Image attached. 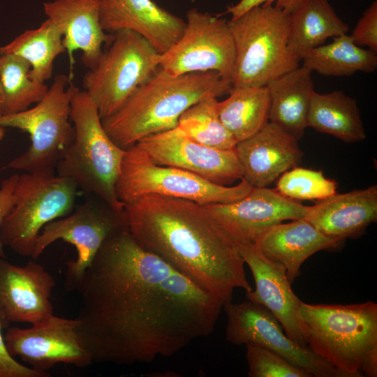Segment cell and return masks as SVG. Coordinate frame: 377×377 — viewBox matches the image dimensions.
Returning a JSON list of instances; mask_svg holds the SVG:
<instances>
[{
  "mask_svg": "<svg viewBox=\"0 0 377 377\" xmlns=\"http://www.w3.org/2000/svg\"><path fill=\"white\" fill-rule=\"evenodd\" d=\"M75 138L57 163V175L72 180L87 195H94L117 212L124 204L115 193L125 150L104 129L94 103L77 87L71 103Z\"/></svg>",
  "mask_w": 377,
  "mask_h": 377,
  "instance_id": "5b68a950",
  "label": "cell"
},
{
  "mask_svg": "<svg viewBox=\"0 0 377 377\" xmlns=\"http://www.w3.org/2000/svg\"><path fill=\"white\" fill-rule=\"evenodd\" d=\"M65 52L61 32L47 18L38 27L26 30L0 47V54H15L27 61L31 77L40 83L52 77L55 59Z\"/></svg>",
  "mask_w": 377,
  "mask_h": 377,
  "instance_id": "f1b7e54d",
  "label": "cell"
},
{
  "mask_svg": "<svg viewBox=\"0 0 377 377\" xmlns=\"http://www.w3.org/2000/svg\"><path fill=\"white\" fill-rule=\"evenodd\" d=\"M311 73L302 65L267 84L270 98L269 121L297 141L308 127V114L315 91Z\"/></svg>",
  "mask_w": 377,
  "mask_h": 377,
  "instance_id": "cb8c5ba5",
  "label": "cell"
},
{
  "mask_svg": "<svg viewBox=\"0 0 377 377\" xmlns=\"http://www.w3.org/2000/svg\"><path fill=\"white\" fill-rule=\"evenodd\" d=\"M108 48L83 77L84 90L106 118L126 103L158 69L161 54L142 36L131 30L113 34Z\"/></svg>",
  "mask_w": 377,
  "mask_h": 377,
  "instance_id": "30bf717a",
  "label": "cell"
},
{
  "mask_svg": "<svg viewBox=\"0 0 377 377\" xmlns=\"http://www.w3.org/2000/svg\"><path fill=\"white\" fill-rule=\"evenodd\" d=\"M14 174L1 181L0 185V258H5L3 245L1 239V227L3 219L10 210L13 203V194L19 178Z\"/></svg>",
  "mask_w": 377,
  "mask_h": 377,
  "instance_id": "8d00e7d4",
  "label": "cell"
},
{
  "mask_svg": "<svg viewBox=\"0 0 377 377\" xmlns=\"http://www.w3.org/2000/svg\"><path fill=\"white\" fill-rule=\"evenodd\" d=\"M5 132V128L0 125V140L3 138Z\"/></svg>",
  "mask_w": 377,
  "mask_h": 377,
  "instance_id": "f35d334b",
  "label": "cell"
},
{
  "mask_svg": "<svg viewBox=\"0 0 377 377\" xmlns=\"http://www.w3.org/2000/svg\"><path fill=\"white\" fill-rule=\"evenodd\" d=\"M348 25L336 13L328 0H305L288 14V45L300 59L329 38L346 34Z\"/></svg>",
  "mask_w": 377,
  "mask_h": 377,
  "instance_id": "d4e9b609",
  "label": "cell"
},
{
  "mask_svg": "<svg viewBox=\"0 0 377 377\" xmlns=\"http://www.w3.org/2000/svg\"><path fill=\"white\" fill-rule=\"evenodd\" d=\"M305 52L300 61L312 72L327 76H351L357 71L374 72L377 68L376 53L357 45L347 34L332 38Z\"/></svg>",
  "mask_w": 377,
  "mask_h": 377,
  "instance_id": "83f0119b",
  "label": "cell"
},
{
  "mask_svg": "<svg viewBox=\"0 0 377 377\" xmlns=\"http://www.w3.org/2000/svg\"><path fill=\"white\" fill-rule=\"evenodd\" d=\"M128 227L124 210L117 212L98 197L86 195L71 213L46 224L38 237L36 260L52 243L61 239L73 245L77 258L65 265V288L77 290L84 274L104 242L115 232Z\"/></svg>",
  "mask_w": 377,
  "mask_h": 377,
  "instance_id": "8fae6325",
  "label": "cell"
},
{
  "mask_svg": "<svg viewBox=\"0 0 377 377\" xmlns=\"http://www.w3.org/2000/svg\"><path fill=\"white\" fill-rule=\"evenodd\" d=\"M77 89L64 74L54 77L43 98L24 111L0 117V125L29 135L31 143L6 168L25 172L54 170L73 144L75 130L71 123V103Z\"/></svg>",
  "mask_w": 377,
  "mask_h": 377,
  "instance_id": "52a82bcc",
  "label": "cell"
},
{
  "mask_svg": "<svg viewBox=\"0 0 377 377\" xmlns=\"http://www.w3.org/2000/svg\"><path fill=\"white\" fill-rule=\"evenodd\" d=\"M229 96L217 102L221 121L237 142L259 131L269 121L267 86H232Z\"/></svg>",
  "mask_w": 377,
  "mask_h": 377,
  "instance_id": "4316f807",
  "label": "cell"
},
{
  "mask_svg": "<svg viewBox=\"0 0 377 377\" xmlns=\"http://www.w3.org/2000/svg\"><path fill=\"white\" fill-rule=\"evenodd\" d=\"M99 15L105 32L135 31L161 54L179 39L186 25L152 0H101Z\"/></svg>",
  "mask_w": 377,
  "mask_h": 377,
  "instance_id": "d6986e66",
  "label": "cell"
},
{
  "mask_svg": "<svg viewBox=\"0 0 377 377\" xmlns=\"http://www.w3.org/2000/svg\"><path fill=\"white\" fill-rule=\"evenodd\" d=\"M77 290V332L93 362L131 365L171 356L210 334L223 307L142 248L128 227L104 242Z\"/></svg>",
  "mask_w": 377,
  "mask_h": 377,
  "instance_id": "6da1fadb",
  "label": "cell"
},
{
  "mask_svg": "<svg viewBox=\"0 0 377 377\" xmlns=\"http://www.w3.org/2000/svg\"><path fill=\"white\" fill-rule=\"evenodd\" d=\"M128 230L156 255L223 305L235 288L252 290L244 261L230 238L202 205L147 195L124 204Z\"/></svg>",
  "mask_w": 377,
  "mask_h": 377,
  "instance_id": "7a4b0ae2",
  "label": "cell"
},
{
  "mask_svg": "<svg viewBox=\"0 0 377 377\" xmlns=\"http://www.w3.org/2000/svg\"><path fill=\"white\" fill-rule=\"evenodd\" d=\"M308 127L332 135L345 142H360L366 131L357 101L343 91H314L309 110Z\"/></svg>",
  "mask_w": 377,
  "mask_h": 377,
  "instance_id": "484cf974",
  "label": "cell"
},
{
  "mask_svg": "<svg viewBox=\"0 0 377 377\" xmlns=\"http://www.w3.org/2000/svg\"><path fill=\"white\" fill-rule=\"evenodd\" d=\"M234 244L254 279L255 289L246 292V299L265 306L279 320L288 337L307 346L297 320L302 302L293 291L286 268L265 257L255 244Z\"/></svg>",
  "mask_w": 377,
  "mask_h": 377,
  "instance_id": "ac0fdd59",
  "label": "cell"
},
{
  "mask_svg": "<svg viewBox=\"0 0 377 377\" xmlns=\"http://www.w3.org/2000/svg\"><path fill=\"white\" fill-rule=\"evenodd\" d=\"M3 323L0 319V377H49L48 372H43L26 367L15 360L9 353L2 331Z\"/></svg>",
  "mask_w": 377,
  "mask_h": 377,
  "instance_id": "e575fe53",
  "label": "cell"
},
{
  "mask_svg": "<svg viewBox=\"0 0 377 377\" xmlns=\"http://www.w3.org/2000/svg\"><path fill=\"white\" fill-rule=\"evenodd\" d=\"M3 114V94L1 90V87L0 84V117Z\"/></svg>",
  "mask_w": 377,
  "mask_h": 377,
  "instance_id": "74e56055",
  "label": "cell"
},
{
  "mask_svg": "<svg viewBox=\"0 0 377 377\" xmlns=\"http://www.w3.org/2000/svg\"><path fill=\"white\" fill-rule=\"evenodd\" d=\"M77 189L72 180L57 175L54 170L20 175L12 206L1 227L3 246L32 258L43 228L75 208Z\"/></svg>",
  "mask_w": 377,
  "mask_h": 377,
  "instance_id": "ba28073f",
  "label": "cell"
},
{
  "mask_svg": "<svg viewBox=\"0 0 377 377\" xmlns=\"http://www.w3.org/2000/svg\"><path fill=\"white\" fill-rule=\"evenodd\" d=\"M226 314V340L236 346L252 345L282 355L316 377H346L344 374L313 353L290 339L265 306L251 302H232L223 305Z\"/></svg>",
  "mask_w": 377,
  "mask_h": 377,
  "instance_id": "4fadbf2b",
  "label": "cell"
},
{
  "mask_svg": "<svg viewBox=\"0 0 377 377\" xmlns=\"http://www.w3.org/2000/svg\"><path fill=\"white\" fill-rule=\"evenodd\" d=\"M228 21L189 10L182 36L161 55L159 67L172 75L214 71L232 84L235 48Z\"/></svg>",
  "mask_w": 377,
  "mask_h": 377,
  "instance_id": "7c38bea8",
  "label": "cell"
},
{
  "mask_svg": "<svg viewBox=\"0 0 377 377\" xmlns=\"http://www.w3.org/2000/svg\"><path fill=\"white\" fill-rule=\"evenodd\" d=\"M341 241L318 231L304 218L269 227L255 244L268 259L281 263L292 283L300 267L311 256L321 250L337 247Z\"/></svg>",
  "mask_w": 377,
  "mask_h": 377,
  "instance_id": "603a6c76",
  "label": "cell"
},
{
  "mask_svg": "<svg viewBox=\"0 0 377 377\" xmlns=\"http://www.w3.org/2000/svg\"><path fill=\"white\" fill-rule=\"evenodd\" d=\"M323 235L343 241L362 235L377 219V186L318 200L304 217Z\"/></svg>",
  "mask_w": 377,
  "mask_h": 377,
  "instance_id": "7402d4cb",
  "label": "cell"
},
{
  "mask_svg": "<svg viewBox=\"0 0 377 377\" xmlns=\"http://www.w3.org/2000/svg\"><path fill=\"white\" fill-rule=\"evenodd\" d=\"M232 84L214 71L172 75L160 67L102 124L112 141L126 149L148 135L175 128L182 114L207 97L228 93Z\"/></svg>",
  "mask_w": 377,
  "mask_h": 377,
  "instance_id": "3957f363",
  "label": "cell"
},
{
  "mask_svg": "<svg viewBox=\"0 0 377 377\" xmlns=\"http://www.w3.org/2000/svg\"><path fill=\"white\" fill-rule=\"evenodd\" d=\"M278 179L275 190L293 200H320L337 193L336 182L327 178L320 170L295 166Z\"/></svg>",
  "mask_w": 377,
  "mask_h": 377,
  "instance_id": "1f68e13d",
  "label": "cell"
},
{
  "mask_svg": "<svg viewBox=\"0 0 377 377\" xmlns=\"http://www.w3.org/2000/svg\"><path fill=\"white\" fill-rule=\"evenodd\" d=\"M202 206L233 242L240 244H256L272 226L304 218L310 208L267 187H253L235 202Z\"/></svg>",
  "mask_w": 377,
  "mask_h": 377,
  "instance_id": "9a60e30c",
  "label": "cell"
},
{
  "mask_svg": "<svg viewBox=\"0 0 377 377\" xmlns=\"http://www.w3.org/2000/svg\"><path fill=\"white\" fill-rule=\"evenodd\" d=\"M246 347L250 377H312L276 352L252 345Z\"/></svg>",
  "mask_w": 377,
  "mask_h": 377,
  "instance_id": "d6a6232c",
  "label": "cell"
},
{
  "mask_svg": "<svg viewBox=\"0 0 377 377\" xmlns=\"http://www.w3.org/2000/svg\"><path fill=\"white\" fill-rule=\"evenodd\" d=\"M358 46L368 47L377 53V1H374L364 10L350 35Z\"/></svg>",
  "mask_w": 377,
  "mask_h": 377,
  "instance_id": "836d02e7",
  "label": "cell"
},
{
  "mask_svg": "<svg viewBox=\"0 0 377 377\" xmlns=\"http://www.w3.org/2000/svg\"><path fill=\"white\" fill-rule=\"evenodd\" d=\"M100 4L101 0H54L43 3L47 18L62 34L71 73L75 51H82L83 64L91 69L103 52V44L109 43L113 38V34L105 32L101 25Z\"/></svg>",
  "mask_w": 377,
  "mask_h": 377,
  "instance_id": "ffe728a7",
  "label": "cell"
},
{
  "mask_svg": "<svg viewBox=\"0 0 377 377\" xmlns=\"http://www.w3.org/2000/svg\"><path fill=\"white\" fill-rule=\"evenodd\" d=\"M305 0H240L236 4L228 7L225 13L231 15V19H235L246 11L264 3H274L277 8L288 14L297 8Z\"/></svg>",
  "mask_w": 377,
  "mask_h": 377,
  "instance_id": "d590c367",
  "label": "cell"
},
{
  "mask_svg": "<svg viewBox=\"0 0 377 377\" xmlns=\"http://www.w3.org/2000/svg\"><path fill=\"white\" fill-rule=\"evenodd\" d=\"M298 325L307 346L346 377L377 376V304L302 302Z\"/></svg>",
  "mask_w": 377,
  "mask_h": 377,
  "instance_id": "277c9868",
  "label": "cell"
},
{
  "mask_svg": "<svg viewBox=\"0 0 377 377\" xmlns=\"http://www.w3.org/2000/svg\"><path fill=\"white\" fill-rule=\"evenodd\" d=\"M253 188L243 177L237 184L228 186L183 169L158 165L135 144L125 150L115 193L124 204L158 195L207 205L237 201Z\"/></svg>",
  "mask_w": 377,
  "mask_h": 377,
  "instance_id": "9c48e42d",
  "label": "cell"
},
{
  "mask_svg": "<svg viewBox=\"0 0 377 377\" xmlns=\"http://www.w3.org/2000/svg\"><path fill=\"white\" fill-rule=\"evenodd\" d=\"M217 102V98L210 96L195 103L182 114L175 129L207 147L234 149L237 142L221 121Z\"/></svg>",
  "mask_w": 377,
  "mask_h": 377,
  "instance_id": "4dcf8cb0",
  "label": "cell"
},
{
  "mask_svg": "<svg viewBox=\"0 0 377 377\" xmlns=\"http://www.w3.org/2000/svg\"><path fill=\"white\" fill-rule=\"evenodd\" d=\"M31 65L21 57L0 54V84L3 98V114L24 111L39 102L48 87L30 76Z\"/></svg>",
  "mask_w": 377,
  "mask_h": 377,
  "instance_id": "f546056e",
  "label": "cell"
},
{
  "mask_svg": "<svg viewBox=\"0 0 377 377\" xmlns=\"http://www.w3.org/2000/svg\"><path fill=\"white\" fill-rule=\"evenodd\" d=\"M77 320L54 314L29 328L11 327L3 334L9 353L37 371L47 372L63 363L78 367L92 364L77 332Z\"/></svg>",
  "mask_w": 377,
  "mask_h": 377,
  "instance_id": "5bb4252c",
  "label": "cell"
},
{
  "mask_svg": "<svg viewBox=\"0 0 377 377\" xmlns=\"http://www.w3.org/2000/svg\"><path fill=\"white\" fill-rule=\"evenodd\" d=\"M55 281L40 264L30 260L17 266L0 258V319L3 328L10 323L34 324L50 316V297Z\"/></svg>",
  "mask_w": 377,
  "mask_h": 377,
  "instance_id": "e0dca14e",
  "label": "cell"
},
{
  "mask_svg": "<svg viewBox=\"0 0 377 377\" xmlns=\"http://www.w3.org/2000/svg\"><path fill=\"white\" fill-rule=\"evenodd\" d=\"M235 151L244 178L253 187H267L295 167L302 151L298 141L268 121L252 136L238 142Z\"/></svg>",
  "mask_w": 377,
  "mask_h": 377,
  "instance_id": "44dd1931",
  "label": "cell"
},
{
  "mask_svg": "<svg viewBox=\"0 0 377 377\" xmlns=\"http://www.w3.org/2000/svg\"><path fill=\"white\" fill-rule=\"evenodd\" d=\"M235 48L232 86H266L299 66L288 47V14L274 3L253 7L230 19Z\"/></svg>",
  "mask_w": 377,
  "mask_h": 377,
  "instance_id": "8992f818",
  "label": "cell"
},
{
  "mask_svg": "<svg viewBox=\"0 0 377 377\" xmlns=\"http://www.w3.org/2000/svg\"><path fill=\"white\" fill-rule=\"evenodd\" d=\"M135 144L158 165L183 169L217 184L226 186L243 177L235 149L207 147L175 128L148 135Z\"/></svg>",
  "mask_w": 377,
  "mask_h": 377,
  "instance_id": "2e32d148",
  "label": "cell"
}]
</instances>
